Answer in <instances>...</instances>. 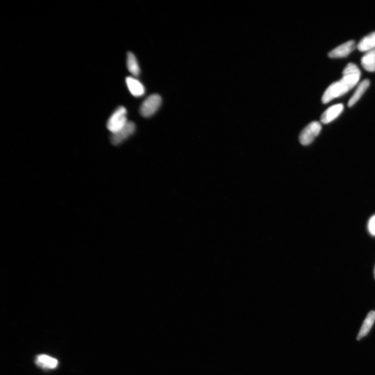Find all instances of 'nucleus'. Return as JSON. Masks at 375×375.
<instances>
[{"mask_svg": "<svg viewBox=\"0 0 375 375\" xmlns=\"http://www.w3.org/2000/svg\"><path fill=\"white\" fill-rule=\"evenodd\" d=\"M374 277H375V270H374Z\"/></svg>", "mask_w": 375, "mask_h": 375, "instance_id": "nucleus-16", "label": "nucleus"}, {"mask_svg": "<svg viewBox=\"0 0 375 375\" xmlns=\"http://www.w3.org/2000/svg\"><path fill=\"white\" fill-rule=\"evenodd\" d=\"M350 74H361L358 67L352 63H348L345 68L343 72V75Z\"/></svg>", "mask_w": 375, "mask_h": 375, "instance_id": "nucleus-15", "label": "nucleus"}, {"mask_svg": "<svg viewBox=\"0 0 375 375\" xmlns=\"http://www.w3.org/2000/svg\"><path fill=\"white\" fill-rule=\"evenodd\" d=\"M36 363L41 367L49 369H55L58 364L57 360L44 354L38 356Z\"/></svg>", "mask_w": 375, "mask_h": 375, "instance_id": "nucleus-13", "label": "nucleus"}, {"mask_svg": "<svg viewBox=\"0 0 375 375\" xmlns=\"http://www.w3.org/2000/svg\"><path fill=\"white\" fill-rule=\"evenodd\" d=\"M162 99L159 94H154L148 97L142 103L140 113L144 117L153 116L161 106Z\"/></svg>", "mask_w": 375, "mask_h": 375, "instance_id": "nucleus-3", "label": "nucleus"}, {"mask_svg": "<svg viewBox=\"0 0 375 375\" xmlns=\"http://www.w3.org/2000/svg\"><path fill=\"white\" fill-rule=\"evenodd\" d=\"M136 125L132 121H128L126 126L118 133L112 134L111 142L113 145H118L133 135L136 130Z\"/></svg>", "mask_w": 375, "mask_h": 375, "instance_id": "nucleus-5", "label": "nucleus"}, {"mask_svg": "<svg viewBox=\"0 0 375 375\" xmlns=\"http://www.w3.org/2000/svg\"><path fill=\"white\" fill-rule=\"evenodd\" d=\"M127 66L128 71L133 75L137 76L140 74L141 69L137 59L135 55L131 52H129L127 54Z\"/></svg>", "mask_w": 375, "mask_h": 375, "instance_id": "nucleus-14", "label": "nucleus"}, {"mask_svg": "<svg viewBox=\"0 0 375 375\" xmlns=\"http://www.w3.org/2000/svg\"><path fill=\"white\" fill-rule=\"evenodd\" d=\"M355 48V42L354 40L348 41L331 51L328 54V56L333 58L345 57L349 55Z\"/></svg>", "mask_w": 375, "mask_h": 375, "instance_id": "nucleus-6", "label": "nucleus"}, {"mask_svg": "<svg viewBox=\"0 0 375 375\" xmlns=\"http://www.w3.org/2000/svg\"><path fill=\"white\" fill-rule=\"evenodd\" d=\"M127 110L123 107L118 108L109 118L107 124V128L112 134H116L123 129L128 121Z\"/></svg>", "mask_w": 375, "mask_h": 375, "instance_id": "nucleus-2", "label": "nucleus"}, {"mask_svg": "<svg viewBox=\"0 0 375 375\" xmlns=\"http://www.w3.org/2000/svg\"><path fill=\"white\" fill-rule=\"evenodd\" d=\"M126 82L129 91L135 97H142L144 94V86L136 78L132 77H127Z\"/></svg>", "mask_w": 375, "mask_h": 375, "instance_id": "nucleus-8", "label": "nucleus"}, {"mask_svg": "<svg viewBox=\"0 0 375 375\" xmlns=\"http://www.w3.org/2000/svg\"><path fill=\"white\" fill-rule=\"evenodd\" d=\"M360 77V74L343 75L341 80L331 84L328 87L322 95V103L326 104L347 93L359 82Z\"/></svg>", "mask_w": 375, "mask_h": 375, "instance_id": "nucleus-1", "label": "nucleus"}, {"mask_svg": "<svg viewBox=\"0 0 375 375\" xmlns=\"http://www.w3.org/2000/svg\"><path fill=\"white\" fill-rule=\"evenodd\" d=\"M357 47L361 52H367L375 49V31L364 37L360 41Z\"/></svg>", "mask_w": 375, "mask_h": 375, "instance_id": "nucleus-12", "label": "nucleus"}, {"mask_svg": "<svg viewBox=\"0 0 375 375\" xmlns=\"http://www.w3.org/2000/svg\"><path fill=\"white\" fill-rule=\"evenodd\" d=\"M361 64L365 70L375 71V49L366 52L361 58Z\"/></svg>", "mask_w": 375, "mask_h": 375, "instance_id": "nucleus-11", "label": "nucleus"}, {"mask_svg": "<svg viewBox=\"0 0 375 375\" xmlns=\"http://www.w3.org/2000/svg\"><path fill=\"white\" fill-rule=\"evenodd\" d=\"M370 84V82L368 79H365L360 83L357 87L355 92L352 96V97L348 102L347 106L348 107H352L362 97V95L367 90Z\"/></svg>", "mask_w": 375, "mask_h": 375, "instance_id": "nucleus-10", "label": "nucleus"}, {"mask_svg": "<svg viewBox=\"0 0 375 375\" xmlns=\"http://www.w3.org/2000/svg\"><path fill=\"white\" fill-rule=\"evenodd\" d=\"M321 129V126L319 122H312L302 131L299 136L300 143L303 145L311 144L319 135Z\"/></svg>", "mask_w": 375, "mask_h": 375, "instance_id": "nucleus-4", "label": "nucleus"}, {"mask_svg": "<svg viewBox=\"0 0 375 375\" xmlns=\"http://www.w3.org/2000/svg\"><path fill=\"white\" fill-rule=\"evenodd\" d=\"M344 109L343 104H338L327 109L321 116L322 123L327 124L335 119L341 114Z\"/></svg>", "mask_w": 375, "mask_h": 375, "instance_id": "nucleus-7", "label": "nucleus"}, {"mask_svg": "<svg viewBox=\"0 0 375 375\" xmlns=\"http://www.w3.org/2000/svg\"><path fill=\"white\" fill-rule=\"evenodd\" d=\"M375 320V312L371 311L369 313V315L363 322L358 336L357 337V340H360L362 338L369 334L374 324Z\"/></svg>", "mask_w": 375, "mask_h": 375, "instance_id": "nucleus-9", "label": "nucleus"}]
</instances>
